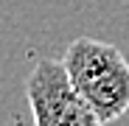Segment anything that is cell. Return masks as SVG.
I'll list each match as a JSON object with an SVG mask.
<instances>
[{
    "label": "cell",
    "instance_id": "6da1fadb",
    "mask_svg": "<svg viewBox=\"0 0 129 126\" xmlns=\"http://www.w3.org/2000/svg\"><path fill=\"white\" fill-rule=\"evenodd\" d=\"M73 90L101 123H112L129 109V62L121 48L93 36H76L62 56Z\"/></svg>",
    "mask_w": 129,
    "mask_h": 126
},
{
    "label": "cell",
    "instance_id": "7a4b0ae2",
    "mask_svg": "<svg viewBox=\"0 0 129 126\" xmlns=\"http://www.w3.org/2000/svg\"><path fill=\"white\" fill-rule=\"evenodd\" d=\"M25 98L34 126H104L95 112L73 90L62 62L42 59L25 78Z\"/></svg>",
    "mask_w": 129,
    "mask_h": 126
}]
</instances>
